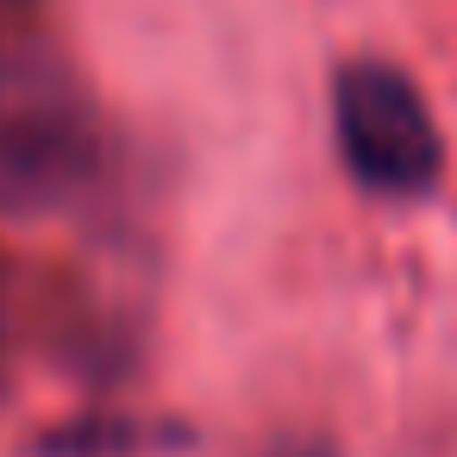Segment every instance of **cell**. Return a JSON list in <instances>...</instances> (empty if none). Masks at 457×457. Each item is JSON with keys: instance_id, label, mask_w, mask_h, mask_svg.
I'll return each mask as SVG.
<instances>
[{"instance_id": "obj_1", "label": "cell", "mask_w": 457, "mask_h": 457, "mask_svg": "<svg viewBox=\"0 0 457 457\" xmlns=\"http://www.w3.org/2000/svg\"><path fill=\"white\" fill-rule=\"evenodd\" d=\"M101 170L82 76L38 38H0V213H57Z\"/></svg>"}, {"instance_id": "obj_2", "label": "cell", "mask_w": 457, "mask_h": 457, "mask_svg": "<svg viewBox=\"0 0 457 457\" xmlns=\"http://www.w3.org/2000/svg\"><path fill=\"white\" fill-rule=\"evenodd\" d=\"M338 151L376 195H426L445 170V138L426 95L395 63H351L332 88Z\"/></svg>"}, {"instance_id": "obj_3", "label": "cell", "mask_w": 457, "mask_h": 457, "mask_svg": "<svg viewBox=\"0 0 457 457\" xmlns=\"http://www.w3.org/2000/svg\"><path fill=\"white\" fill-rule=\"evenodd\" d=\"M32 7H38V0H0V38H7V32H13Z\"/></svg>"}, {"instance_id": "obj_4", "label": "cell", "mask_w": 457, "mask_h": 457, "mask_svg": "<svg viewBox=\"0 0 457 457\" xmlns=\"http://www.w3.org/2000/svg\"><path fill=\"white\" fill-rule=\"evenodd\" d=\"M276 457H338V451L320 445V438H307V445H288V451H276Z\"/></svg>"}]
</instances>
